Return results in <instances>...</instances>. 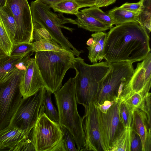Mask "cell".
<instances>
[{"label": "cell", "instance_id": "obj_21", "mask_svg": "<svg viewBox=\"0 0 151 151\" xmlns=\"http://www.w3.org/2000/svg\"><path fill=\"white\" fill-rule=\"evenodd\" d=\"M0 17L13 44L16 31V25L13 14L6 4L0 8Z\"/></svg>", "mask_w": 151, "mask_h": 151}, {"label": "cell", "instance_id": "obj_22", "mask_svg": "<svg viewBox=\"0 0 151 151\" xmlns=\"http://www.w3.org/2000/svg\"><path fill=\"white\" fill-rule=\"evenodd\" d=\"M25 56H11L8 55L0 57V81L16 68V65Z\"/></svg>", "mask_w": 151, "mask_h": 151}, {"label": "cell", "instance_id": "obj_9", "mask_svg": "<svg viewBox=\"0 0 151 151\" xmlns=\"http://www.w3.org/2000/svg\"><path fill=\"white\" fill-rule=\"evenodd\" d=\"M45 88L34 94L22 98L9 125L30 134L39 117Z\"/></svg>", "mask_w": 151, "mask_h": 151}, {"label": "cell", "instance_id": "obj_23", "mask_svg": "<svg viewBox=\"0 0 151 151\" xmlns=\"http://www.w3.org/2000/svg\"><path fill=\"white\" fill-rule=\"evenodd\" d=\"M51 92L45 89L42 100V104L45 113L52 121L58 123L59 117L58 111L54 106L51 98Z\"/></svg>", "mask_w": 151, "mask_h": 151}, {"label": "cell", "instance_id": "obj_25", "mask_svg": "<svg viewBox=\"0 0 151 151\" xmlns=\"http://www.w3.org/2000/svg\"><path fill=\"white\" fill-rule=\"evenodd\" d=\"M55 12L76 15L80 8L78 4L74 1L64 0L49 5Z\"/></svg>", "mask_w": 151, "mask_h": 151}, {"label": "cell", "instance_id": "obj_1", "mask_svg": "<svg viewBox=\"0 0 151 151\" xmlns=\"http://www.w3.org/2000/svg\"><path fill=\"white\" fill-rule=\"evenodd\" d=\"M149 34L139 22L116 25L107 33L104 59L108 63L142 60L150 52Z\"/></svg>", "mask_w": 151, "mask_h": 151}, {"label": "cell", "instance_id": "obj_15", "mask_svg": "<svg viewBox=\"0 0 151 151\" xmlns=\"http://www.w3.org/2000/svg\"><path fill=\"white\" fill-rule=\"evenodd\" d=\"M131 128L141 138L142 151H151V122L149 121L147 114L138 108L134 110Z\"/></svg>", "mask_w": 151, "mask_h": 151}, {"label": "cell", "instance_id": "obj_33", "mask_svg": "<svg viewBox=\"0 0 151 151\" xmlns=\"http://www.w3.org/2000/svg\"><path fill=\"white\" fill-rule=\"evenodd\" d=\"M33 24L32 36L33 40L35 41L41 39H45L56 42L53 39L47 31L40 25L36 22H33Z\"/></svg>", "mask_w": 151, "mask_h": 151}, {"label": "cell", "instance_id": "obj_42", "mask_svg": "<svg viewBox=\"0 0 151 151\" xmlns=\"http://www.w3.org/2000/svg\"><path fill=\"white\" fill-rule=\"evenodd\" d=\"M67 0H40L42 3L50 5L56 4L60 1Z\"/></svg>", "mask_w": 151, "mask_h": 151}, {"label": "cell", "instance_id": "obj_3", "mask_svg": "<svg viewBox=\"0 0 151 151\" xmlns=\"http://www.w3.org/2000/svg\"><path fill=\"white\" fill-rule=\"evenodd\" d=\"M35 58L43 81L45 88L52 93L62 87L67 71L74 68L75 57L66 51H42L35 52Z\"/></svg>", "mask_w": 151, "mask_h": 151}, {"label": "cell", "instance_id": "obj_35", "mask_svg": "<svg viewBox=\"0 0 151 151\" xmlns=\"http://www.w3.org/2000/svg\"><path fill=\"white\" fill-rule=\"evenodd\" d=\"M130 151H142L141 138L139 135L132 129Z\"/></svg>", "mask_w": 151, "mask_h": 151}, {"label": "cell", "instance_id": "obj_19", "mask_svg": "<svg viewBox=\"0 0 151 151\" xmlns=\"http://www.w3.org/2000/svg\"><path fill=\"white\" fill-rule=\"evenodd\" d=\"M75 15L77 17L76 20L78 27L95 32H104L111 29L109 26L80 11Z\"/></svg>", "mask_w": 151, "mask_h": 151}, {"label": "cell", "instance_id": "obj_34", "mask_svg": "<svg viewBox=\"0 0 151 151\" xmlns=\"http://www.w3.org/2000/svg\"><path fill=\"white\" fill-rule=\"evenodd\" d=\"M35 151L34 147L30 139L23 140L17 144L12 151Z\"/></svg>", "mask_w": 151, "mask_h": 151}, {"label": "cell", "instance_id": "obj_40", "mask_svg": "<svg viewBox=\"0 0 151 151\" xmlns=\"http://www.w3.org/2000/svg\"><path fill=\"white\" fill-rule=\"evenodd\" d=\"M116 0H97L95 6L100 8L108 6L115 3Z\"/></svg>", "mask_w": 151, "mask_h": 151}, {"label": "cell", "instance_id": "obj_44", "mask_svg": "<svg viewBox=\"0 0 151 151\" xmlns=\"http://www.w3.org/2000/svg\"><path fill=\"white\" fill-rule=\"evenodd\" d=\"M93 37L90 38L87 41L86 44L88 46H90L93 44Z\"/></svg>", "mask_w": 151, "mask_h": 151}, {"label": "cell", "instance_id": "obj_4", "mask_svg": "<svg viewBox=\"0 0 151 151\" xmlns=\"http://www.w3.org/2000/svg\"><path fill=\"white\" fill-rule=\"evenodd\" d=\"M76 74L73 78L77 103L84 107L94 101L100 81L109 69V65L102 62L89 65L78 56L73 63Z\"/></svg>", "mask_w": 151, "mask_h": 151}, {"label": "cell", "instance_id": "obj_45", "mask_svg": "<svg viewBox=\"0 0 151 151\" xmlns=\"http://www.w3.org/2000/svg\"><path fill=\"white\" fill-rule=\"evenodd\" d=\"M0 151H9V149L0 143Z\"/></svg>", "mask_w": 151, "mask_h": 151}, {"label": "cell", "instance_id": "obj_38", "mask_svg": "<svg viewBox=\"0 0 151 151\" xmlns=\"http://www.w3.org/2000/svg\"><path fill=\"white\" fill-rule=\"evenodd\" d=\"M117 100L105 101L102 104H95L96 107L102 112L106 113L109 108Z\"/></svg>", "mask_w": 151, "mask_h": 151}, {"label": "cell", "instance_id": "obj_39", "mask_svg": "<svg viewBox=\"0 0 151 151\" xmlns=\"http://www.w3.org/2000/svg\"><path fill=\"white\" fill-rule=\"evenodd\" d=\"M97 0H74L79 5L80 8L91 7L95 6Z\"/></svg>", "mask_w": 151, "mask_h": 151}, {"label": "cell", "instance_id": "obj_5", "mask_svg": "<svg viewBox=\"0 0 151 151\" xmlns=\"http://www.w3.org/2000/svg\"><path fill=\"white\" fill-rule=\"evenodd\" d=\"M30 8L33 22H36L44 27L55 42L74 56H79L83 52L76 48L64 35L61 30L62 28L72 32L74 29L63 24L70 23L77 25L76 20L65 17L61 13L53 12L48 5L40 0L32 1Z\"/></svg>", "mask_w": 151, "mask_h": 151}, {"label": "cell", "instance_id": "obj_10", "mask_svg": "<svg viewBox=\"0 0 151 151\" xmlns=\"http://www.w3.org/2000/svg\"><path fill=\"white\" fill-rule=\"evenodd\" d=\"M6 4L10 9L16 23L13 44L32 42L33 24L28 0H6Z\"/></svg>", "mask_w": 151, "mask_h": 151}, {"label": "cell", "instance_id": "obj_7", "mask_svg": "<svg viewBox=\"0 0 151 151\" xmlns=\"http://www.w3.org/2000/svg\"><path fill=\"white\" fill-rule=\"evenodd\" d=\"M24 71L16 68L0 81V130L9 125L22 99L19 83Z\"/></svg>", "mask_w": 151, "mask_h": 151}, {"label": "cell", "instance_id": "obj_20", "mask_svg": "<svg viewBox=\"0 0 151 151\" xmlns=\"http://www.w3.org/2000/svg\"><path fill=\"white\" fill-rule=\"evenodd\" d=\"M132 129L124 127L114 140L108 151H130Z\"/></svg>", "mask_w": 151, "mask_h": 151}, {"label": "cell", "instance_id": "obj_29", "mask_svg": "<svg viewBox=\"0 0 151 151\" xmlns=\"http://www.w3.org/2000/svg\"><path fill=\"white\" fill-rule=\"evenodd\" d=\"M33 52V46L31 43H19L12 45L11 56H25Z\"/></svg>", "mask_w": 151, "mask_h": 151}, {"label": "cell", "instance_id": "obj_24", "mask_svg": "<svg viewBox=\"0 0 151 151\" xmlns=\"http://www.w3.org/2000/svg\"><path fill=\"white\" fill-rule=\"evenodd\" d=\"M33 52L42 51H68L64 49L56 42L45 39H41L32 42ZM70 52V51H69Z\"/></svg>", "mask_w": 151, "mask_h": 151}, {"label": "cell", "instance_id": "obj_30", "mask_svg": "<svg viewBox=\"0 0 151 151\" xmlns=\"http://www.w3.org/2000/svg\"><path fill=\"white\" fill-rule=\"evenodd\" d=\"M0 44L7 55H10L13 44L0 17Z\"/></svg>", "mask_w": 151, "mask_h": 151}, {"label": "cell", "instance_id": "obj_37", "mask_svg": "<svg viewBox=\"0 0 151 151\" xmlns=\"http://www.w3.org/2000/svg\"><path fill=\"white\" fill-rule=\"evenodd\" d=\"M119 7L131 11L142 12L143 10L144 6L142 2L140 0L139 2L135 3L126 2Z\"/></svg>", "mask_w": 151, "mask_h": 151}, {"label": "cell", "instance_id": "obj_26", "mask_svg": "<svg viewBox=\"0 0 151 151\" xmlns=\"http://www.w3.org/2000/svg\"><path fill=\"white\" fill-rule=\"evenodd\" d=\"M80 11L109 26L111 28L113 27L111 19L107 14L95 6L81 10Z\"/></svg>", "mask_w": 151, "mask_h": 151}, {"label": "cell", "instance_id": "obj_14", "mask_svg": "<svg viewBox=\"0 0 151 151\" xmlns=\"http://www.w3.org/2000/svg\"><path fill=\"white\" fill-rule=\"evenodd\" d=\"M42 88L45 86L35 59L30 58L19 83L21 93L23 97L25 98L34 94Z\"/></svg>", "mask_w": 151, "mask_h": 151}, {"label": "cell", "instance_id": "obj_32", "mask_svg": "<svg viewBox=\"0 0 151 151\" xmlns=\"http://www.w3.org/2000/svg\"><path fill=\"white\" fill-rule=\"evenodd\" d=\"M63 134V139L66 150V151H78L76 147V143L73 136L67 128L60 126Z\"/></svg>", "mask_w": 151, "mask_h": 151}, {"label": "cell", "instance_id": "obj_16", "mask_svg": "<svg viewBox=\"0 0 151 151\" xmlns=\"http://www.w3.org/2000/svg\"><path fill=\"white\" fill-rule=\"evenodd\" d=\"M30 134L9 125L0 130V143L12 151L20 142L28 138Z\"/></svg>", "mask_w": 151, "mask_h": 151}, {"label": "cell", "instance_id": "obj_18", "mask_svg": "<svg viewBox=\"0 0 151 151\" xmlns=\"http://www.w3.org/2000/svg\"><path fill=\"white\" fill-rule=\"evenodd\" d=\"M141 13L129 11L119 7L110 10L107 14L111 18L113 25H117L129 22H139V16Z\"/></svg>", "mask_w": 151, "mask_h": 151}, {"label": "cell", "instance_id": "obj_31", "mask_svg": "<svg viewBox=\"0 0 151 151\" xmlns=\"http://www.w3.org/2000/svg\"><path fill=\"white\" fill-rule=\"evenodd\" d=\"M148 93H147L144 92L135 93L123 101H124L130 108L133 110L139 108L145 96Z\"/></svg>", "mask_w": 151, "mask_h": 151}, {"label": "cell", "instance_id": "obj_28", "mask_svg": "<svg viewBox=\"0 0 151 151\" xmlns=\"http://www.w3.org/2000/svg\"><path fill=\"white\" fill-rule=\"evenodd\" d=\"M144 6L139 16V21L145 27L149 34L151 32V0H140Z\"/></svg>", "mask_w": 151, "mask_h": 151}, {"label": "cell", "instance_id": "obj_46", "mask_svg": "<svg viewBox=\"0 0 151 151\" xmlns=\"http://www.w3.org/2000/svg\"><path fill=\"white\" fill-rule=\"evenodd\" d=\"M6 3V0H0V8L4 6Z\"/></svg>", "mask_w": 151, "mask_h": 151}, {"label": "cell", "instance_id": "obj_41", "mask_svg": "<svg viewBox=\"0 0 151 151\" xmlns=\"http://www.w3.org/2000/svg\"><path fill=\"white\" fill-rule=\"evenodd\" d=\"M66 151L64 140L63 138L60 142L55 146L51 150V151Z\"/></svg>", "mask_w": 151, "mask_h": 151}, {"label": "cell", "instance_id": "obj_27", "mask_svg": "<svg viewBox=\"0 0 151 151\" xmlns=\"http://www.w3.org/2000/svg\"><path fill=\"white\" fill-rule=\"evenodd\" d=\"M133 111V110L124 101L120 100L119 110V116L124 128L131 127Z\"/></svg>", "mask_w": 151, "mask_h": 151}, {"label": "cell", "instance_id": "obj_2", "mask_svg": "<svg viewBox=\"0 0 151 151\" xmlns=\"http://www.w3.org/2000/svg\"><path fill=\"white\" fill-rule=\"evenodd\" d=\"M60 126L68 129L72 134L78 151H85V137L82 118L78 113L73 78L70 77L54 93Z\"/></svg>", "mask_w": 151, "mask_h": 151}, {"label": "cell", "instance_id": "obj_17", "mask_svg": "<svg viewBox=\"0 0 151 151\" xmlns=\"http://www.w3.org/2000/svg\"><path fill=\"white\" fill-rule=\"evenodd\" d=\"M107 33L104 32H95L91 34L93 39V44L86 47L88 51V58L90 62L94 63L104 59V49Z\"/></svg>", "mask_w": 151, "mask_h": 151}, {"label": "cell", "instance_id": "obj_43", "mask_svg": "<svg viewBox=\"0 0 151 151\" xmlns=\"http://www.w3.org/2000/svg\"><path fill=\"white\" fill-rule=\"evenodd\" d=\"M7 55L0 44V57Z\"/></svg>", "mask_w": 151, "mask_h": 151}, {"label": "cell", "instance_id": "obj_36", "mask_svg": "<svg viewBox=\"0 0 151 151\" xmlns=\"http://www.w3.org/2000/svg\"><path fill=\"white\" fill-rule=\"evenodd\" d=\"M139 109L147 114L149 121L151 122V93L146 95Z\"/></svg>", "mask_w": 151, "mask_h": 151}, {"label": "cell", "instance_id": "obj_12", "mask_svg": "<svg viewBox=\"0 0 151 151\" xmlns=\"http://www.w3.org/2000/svg\"><path fill=\"white\" fill-rule=\"evenodd\" d=\"M151 84V54L137 64L129 83L123 90L119 99L121 101L135 93L149 92Z\"/></svg>", "mask_w": 151, "mask_h": 151}, {"label": "cell", "instance_id": "obj_8", "mask_svg": "<svg viewBox=\"0 0 151 151\" xmlns=\"http://www.w3.org/2000/svg\"><path fill=\"white\" fill-rule=\"evenodd\" d=\"M32 130L30 139L35 151H51L63 138L60 124L48 117L42 105L38 120Z\"/></svg>", "mask_w": 151, "mask_h": 151}, {"label": "cell", "instance_id": "obj_11", "mask_svg": "<svg viewBox=\"0 0 151 151\" xmlns=\"http://www.w3.org/2000/svg\"><path fill=\"white\" fill-rule=\"evenodd\" d=\"M120 100L109 108L106 113L97 108L99 130L103 150L108 151L112 142L124 129L119 116Z\"/></svg>", "mask_w": 151, "mask_h": 151}, {"label": "cell", "instance_id": "obj_6", "mask_svg": "<svg viewBox=\"0 0 151 151\" xmlns=\"http://www.w3.org/2000/svg\"><path fill=\"white\" fill-rule=\"evenodd\" d=\"M130 62L123 61L108 64L109 69L99 83L94 101L95 104H102L105 101L118 100L119 88L129 83L134 69Z\"/></svg>", "mask_w": 151, "mask_h": 151}, {"label": "cell", "instance_id": "obj_13", "mask_svg": "<svg viewBox=\"0 0 151 151\" xmlns=\"http://www.w3.org/2000/svg\"><path fill=\"white\" fill-rule=\"evenodd\" d=\"M85 108L82 118L83 129L85 137V151H104L99 130L97 108L93 101Z\"/></svg>", "mask_w": 151, "mask_h": 151}]
</instances>
